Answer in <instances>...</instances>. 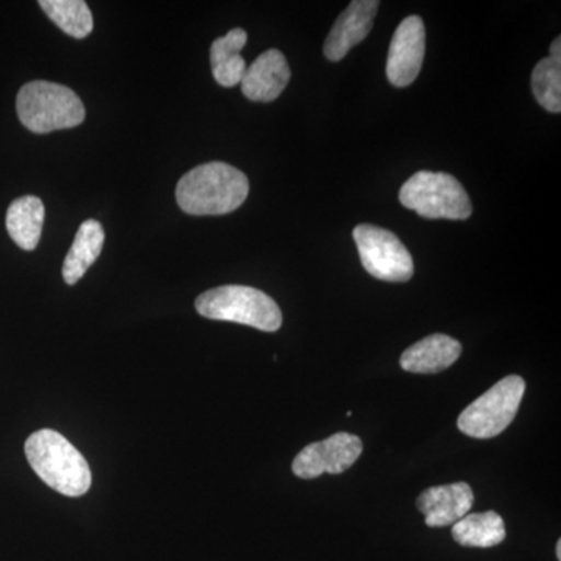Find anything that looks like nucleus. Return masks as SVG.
Listing matches in <instances>:
<instances>
[{"mask_svg": "<svg viewBox=\"0 0 561 561\" xmlns=\"http://www.w3.org/2000/svg\"><path fill=\"white\" fill-rule=\"evenodd\" d=\"M245 173L227 162H208L179 181L176 202L191 216H224L241 208L249 197Z\"/></svg>", "mask_w": 561, "mask_h": 561, "instance_id": "f257e3e1", "label": "nucleus"}, {"mask_svg": "<svg viewBox=\"0 0 561 561\" xmlns=\"http://www.w3.org/2000/svg\"><path fill=\"white\" fill-rule=\"evenodd\" d=\"M25 456L41 481L58 493L79 497L91 489L90 465L79 449L57 431L33 432L25 442Z\"/></svg>", "mask_w": 561, "mask_h": 561, "instance_id": "f03ea898", "label": "nucleus"}, {"mask_svg": "<svg viewBox=\"0 0 561 561\" xmlns=\"http://www.w3.org/2000/svg\"><path fill=\"white\" fill-rule=\"evenodd\" d=\"M16 111L22 125L38 135L79 127L87 116L76 92L44 80L31 81L21 88Z\"/></svg>", "mask_w": 561, "mask_h": 561, "instance_id": "7ed1b4c3", "label": "nucleus"}, {"mask_svg": "<svg viewBox=\"0 0 561 561\" xmlns=\"http://www.w3.org/2000/svg\"><path fill=\"white\" fill-rule=\"evenodd\" d=\"M195 308L205 319L234 321L265 332L278 331L283 324L276 301L249 286H221L205 291L195 301Z\"/></svg>", "mask_w": 561, "mask_h": 561, "instance_id": "20e7f679", "label": "nucleus"}, {"mask_svg": "<svg viewBox=\"0 0 561 561\" xmlns=\"http://www.w3.org/2000/svg\"><path fill=\"white\" fill-rule=\"evenodd\" d=\"M400 202L424 219L467 220L472 214L468 192L445 172H416L402 184Z\"/></svg>", "mask_w": 561, "mask_h": 561, "instance_id": "39448f33", "label": "nucleus"}, {"mask_svg": "<svg viewBox=\"0 0 561 561\" xmlns=\"http://www.w3.org/2000/svg\"><path fill=\"white\" fill-rule=\"evenodd\" d=\"M526 382L522 376H507L460 413L457 426L472 438H493L511 426L519 411Z\"/></svg>", "mask_w": 561, "mask_h": 561, "instance_id": "423d86ee", "label": "nucleus"}, {"mask_svg": "<svg viewBox=\"0 0 561 561\" xmlns=\"http://www.w3.org/2000/svg\"><path fill=\"white\" fill-rule=\"evenodd\" d=\"M354 241L365 272L387 283H405L413 276V260L397 234L375 225H359L353 231Z\"/></svg>", "mask_w": 561, "mask_h": 561, "instance_id": "0eeeda50", "label": "nucleus"}, {"mask_svg": "<svg viewBox=\"0 0 561 561\" xmlns=\"http://www.w3.org/2000/svg\"><path fill=\"white\" fill-rule=\"evenodd\" d=\"M364 445L357 435L337 432L323 442L311 443L291 463L294 474L301 479H316L324 474H342L359 459Z\"/></svg>", "mask_w": 561, "mask_h": 561, "instance_id": "6e6552de", "label": "nucleus"}, {"mask_svg": "<svg viewBox=\"0 0 561 561\" xmlns=\"http://www.w3.org/2000/svg\"><path fill=\"white\" fill-rule=\"evenodd\" d=\"M426 55V27L420 16H409L398 25L387 58V79L397 88L412 84L420 76Z\"/></svg>", "mask_w": 561, "mask_h": 561, "instance_id": "1a4fd4ad", "label": "nucleus"}, {"mask_svg": "<svg viewBox=\"0 0 561 561\" xmlns=\"http://www.w3.org/2000/svg\"><path fill=\"white\" fill-rule=\"evenodd\" d=\"M378 9V0H353L324 41V57L330 61L343 60L353 47L370 35Z\"/></svg>", "mask_w": 561, "mask_h": 561, "instance_id": "9d476101", "label": "nucleus"}, {"mask_svg": "<svg viewBox=\"0 0 561 561\" xmlns=\"http://www.w3.org/2000/svg\"><path fill=\"white\" fill-rule=\"evenodd\" d=\"M474 494L467 482L431 486L416 500V507L426 516L430 527L454 526L471 511Z\"/></svg>", "mask_w": 561, "mask_h": 561, "instance_id": "9b49d317", "label": "nucleus"}, {"mask_svg": "<svg viewBox=\"0 0 561 561\" xmlns=\"http://www.w3.org/2000/svg\"><path fill=\"white\" fill-rule=\"evenodd\" d=\"M290 77L289 62L279 50L264 51L243 73V95L253 102H273L286 90Z\"/></svg>", "mask_w": 561, "mask_h": 561, "instance_id": "f8f14e48", "label": "nucleus"}, {"mask_svg": "<svg viewBox=\"0 0 561 561\" xmlns=\"http://www.w3.org/2000/svg\"><path fill=\"white\" fill-rule=\"evenodd\" d=\"M460 354L461 345L456 339L446 334H432L405 350L400 364L402 370L409 373L434 375L456 364Z\"/></svg>", "mask_w": 561, "mask_h": 561, "instance_id": "ddd939ff", "label": "nucleus"}, {"mask_svg": "<svg viewBox=\"0 0 561 561\" xmlns=\"http://www.w3.org/2000/svg\"><path fill=\"white\" fill-rule=\"evenodd\" d=\"M103 243H105V231L102 225L98 220H84L62 264V278L66 284L73 286L83 278L88 268L101 256Z\"/></svg>", "mask_w": 561, "mask_h": 561, "instance_id": "4468645a", "label": "nucleus"}, {"mask_svg": "<svg viewBox=\"0 0 561 561\" xmlns=\"http://www.w3.org/2000/svg\"><path fill=\"white\" fill-rule=\"evenodd\" d=\"M44 203L35 195H25L11 203L7 210V231L22 250L38 247L44 224Z\"/></svg>", "mask_w": 561, "mask_h": 561, "instance_id": "2eb2a0df", "label": "nucleus"}, {"mask_svg": "<svg viewBox=\"0 0 561 561\" xmlns=\"http://www.w3.org/2000/svg\"><path fill=\"white\" fill-rule=\"evenodd\" d=\"M247 32L234 28L228 32L224 38L214 41L210 46V66L217 83L225 88H232L241 83L245 73V60L241 57V50L247 44Z\"/></svg>", "mask_w": 561, "mask_h": 561, "instance_id": "dca6fc26", "label": "nucleus"}, {"mask_svg": "<svg viewBox=\"0 0 561 561\" xmlns=\"http://www.w3.org/2000/svg\"><path fill=\"white\" fill-rule=\"evenodd\" d=\"M507 537L504 519L496 512L472 513L454 524L453 538L468 548H493Z\"/></svg>", "mask_w": 561, "mask_h": 561, "instance_id": "f3484780", "label": "nucleus"}, {"mask_svg": "<svg viewBox=\"0 0 561 561\" xmlns=\"http://www.w3.org/2000/svg\"><path fill=\"white\" fill-rule=\"evenodd\" d=\"M39 7L54 24L72 38H87L94 28L90 7L83 0H41Z\"/></svg>", "mask_w": 561, "mask_h": 561, "instance_id": "a211bd4d", "label": "nucleus"}, {"mask_svg": "<svg viewBox=\"0 0 561 561\" xmlns=\"http://www.w3.org/2000/svg\"><path fill=\"white\" fill-rule=\"evenodd\" d=\"M531 90L535 99L549 113L561 111V61L545 58L531 72Z\"/></svg>", "mask_w": 561, "mask_h": 561, "instance_id": "6ab92c4d", "label": "nucleus"}, {"mask_svg": "<svg viewBox=\"0 0 561 561\" xmlns=\"http://www.w3.org/2000/svg\"><path fill=\"white\" fill-rule=\"evenodd\" d=\"M551 58L557 61H561V38L553 41L551 46Z\"/></svg>", "mask_w": 561, "mask_h": 561, "instance_id": "aec40b11", "label": "nucleus"}, {"mask_svg": "<svg viewBox=\"0 0 561 561\" xmlns=\"http://www.w3.org/2000/svg\"><path fill=\"white\" fill-rule=\"evenodd\" d=\"M557 559L561 561V541L557 542Z\"/></svg>", "mask_w": 561, "mask_h": 561, "instance_id": "412c9836", "label": "nucleus"}]
</instances>
